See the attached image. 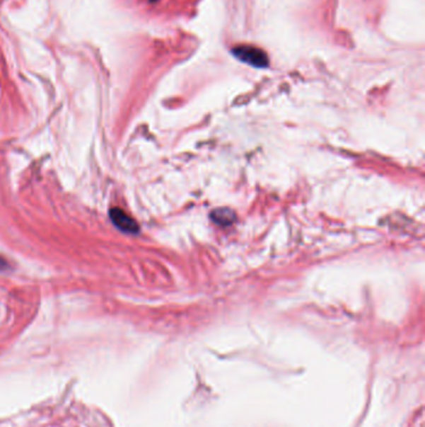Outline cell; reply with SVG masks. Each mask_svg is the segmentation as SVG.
Instances as JSON below:
<instances>
[{"label": "cell", "instance_id": "6da1fadb", "mask_svg": "<svg viewBox=\"0 0 425 427\" xmlns=\"http://www.w3.org/2000/svg\"><path fill=\"white\" fill-rule=\"evenodd\" d=\"M231 53L237 60L252 68H268L269 62H268L267 54L260 47H252V45H238L232 49Z\"/></svg>", "mask_w": 425, "mask_h": 427}, {"label": "cell", "instance_id": "7a4b0ae2", "mask_svg": "<svg viewBox=\"0 0 425 427\" xmlns=\"http://www.w3.org/2000/svg\"><path fill=\"white\" fill-rule=\"evenodd\" d=\"M111 222H114L119 230L127 232V234H137L139 232V227L136 222L129 217L125 211L121 210L119 207H114L110 210Z\"/></svg>", "mask_w": 425, "mask_h": 427}, {"label": "cell", "instance_id": "3957f363", "mask_svg": "<svg viewBox=\"0 0 425 427\" xmlns=\"http://www.w3.org/2000/svg\"><path fill=\"white\" fill-rule=\"evenodd\" d=\"M8 268V263L3 258H0V270H4Z\"/></svg>", "mask_w": 425, "mask_h": 427}, {"label": "cell", "instance_id": "277c9868", "mask_svg": "<svg viewBox=\"0 0 425 427\" xmlns=\"http://www.w3.org/2000/svg\"><path fill=\"white\" fill-rule=\"evenodd\" d=\"M150 3H155V1H158V0H149Z\"/></svg>", "mask_w": 425, "mask_h": 427}]
</instances>
